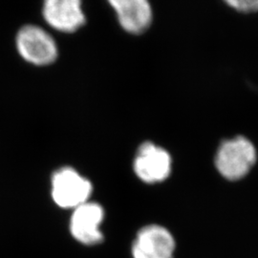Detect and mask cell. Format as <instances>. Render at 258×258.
<instances>
[{"label":"cell","instance_id":"cell-7","mask_svg":"<svg viewBox=\"0 0 258 258\" xmlns=\"http://www.w3.org/2000/svg\"><path fill=\"white\" fill-rule=\"evenodd\" d=\"M42 17L60 33H74L86 22L82 0H43Z\"/></svg>","mask_w":258,"mask_h":258},{"label":"cell","instance_id":"cell-6","mask_svg":"<svg viewBox=\"0 0 258 258\" xmlns=\"http://www.w3.org/2000/svg\"><path fill=\"white\" fill-rule=\"evenodd\" d=\"M171 164V157L166 150L148 142L139 148L134 160V171L142 181L155 184L169 176Z\"/></svg>","mask_w":258,"mask_h":258},{"label":"cell","instance_id":"cell-2","mask_svg":"<svg viewBox=\"0 0 258 258\" xmlns=\"http://www.w3.org/2000/svg\"><path fill=\"white\" fill-rule=\"evenodd\" d=\"M16 43L19 55L31 64H51L57 57L58 49L54 37L37 25L21 28L17 35Z\"/></svg>","mask_w":258,"mask_h":258},{"label":"cell","instance_id":"cell-9","mask_svg":"<svg viewBox=\"0 0 258 258\" xmlns=\"http://www.w3.org/2000/svg\"><path fill=\"white\" fill-rule=\"evenodd\" d=\"M231 8L239 12H257L258 0H224Z\"/></svg>","mask_w":258,"mask_h":258},{"label":"cell","instance_id":"cell-1","mask_svg":"<svg viewBox=\"0 0 258 258\" xmlns=\"http://www.w3.org/2000/svg\"><path fill=\"white\" fill-rule=\"evenodd\" d=\"M256 160L255 148L244 137L225 141L217 151L215 164L228 180H239L246 175Z\"/></svg>","mask_w":258,"mask_h":258},{"label":"cell","instance_id":"cell-4","mask_svg":"<svg viewBox=\"0 0 258 258\" xmlns=\"http://www.w3.org/2000/svg\"><path fill=\"white\" fill-rule=\"evenodd\" d=\"M175 239L160 225H148L139 231L132 244L133 258H173Z\"/></svg>","mask_w":258,"mask_h":258},{"label":"cell","instance_id":"cell-8","mask_svg":"<svg viewBox=\"0 0 258 258\" xmlns=\"http://www.w3.org/2000/svg\"><path fill=\"white\" fill-rule=\"evenodd\" d=\"M115 11L120 27L132 35H141L153 21L149 0H107Z\"/></svg>","mask_w":258,"mask_h":258},{"label":"cell","instance_id":"cell-5","mask_svg":"<svg viewBox=\"0 0 258 258\" xmlns=\"http://www.w3.org/2000/svg\"><path fill=\"white\" fill-rule=\"evenodd\" d=\"M104 212L101 205L85 202L74 209L70 220V232L78 242L95 246L103 241L101 226Z\"/></svg>","mask_w":258,"mask_h":258},{"label":"cell","instance_id":"cell-3","mask_svg":"<svg viewBox=\"0 0 258 258\" xmlns=\"http://www.w3.org/2000/svg\"><path fill=\"white\" fill-rule=\"evenodd\" d=\"M92 184L71 167L56 170L52 178V197L63 209H76L88 201Z\"/></svg>","mask_w":258,"mask_h":258}]
</instances>
